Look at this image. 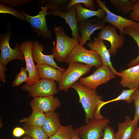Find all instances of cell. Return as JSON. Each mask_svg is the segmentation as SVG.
Instances as JSON below:
<instances>
[{"label":"cell","mask_w":139,"mask_h":139,"mask_svg":"<svg viewBox=\"0 0 139 139\" xmlns=\"http://www.w3.org/2000/svg\"><path fill=\"white\" fill-rule=\"evenodd\" d=\"M71 88L79 95V101L85 112L84 121L86 124L92 120L100 119L105 118L100 112L104 101L102 100L101 97L98 95L95 90L88 89L77 82L73 84Z\"/></svg>","instance_id":"1"},{"label":"cell","mask_w":139,"mask_h":139,"mask_svg":"<svg viewBox=\"0 0 139 139\" xmlns=\"http://www.w3.org/2000/svg\"><path fill=\"white\" fill-rule=\"evenodd\" d=\"M53 30L56 39L55 44L53 42L52 54L58 62L65 61L70 53L78 44V42L74 38H70L64 33L63 25H55Z\"/></svg>","instance_id":"2"},{"label":"cell","mask_w":139,"mask_h":139,"mask_svg":"<svg viewBox=\"0 0 139 139\" xmlns=\"http://www.w3.org/2000/svg\"><path fill=\"white\" fill-rule=\"evenodd\" d=\"M92 66L78 62L68 64L67 69L63 73L60 81L58 82V90L67 92L82 76L86 74Z\"/></svg>","instance_id":"3"},{"label":"cell","mask_w":139,"mask_h":139,"mask_svg":"<svg viewBox=\"0 0 139 139\" xmlns=\"http://www.w3.org/2000/svg\"><path fill=\"white\" fill-rule=\"evenodd\" d=\"M65 62L68 64L73 62L84 63L98 68L103 65L101 57L95 51L88 50L79 44L70 53Z\"/></svg>","instance_id":"4"},{"label":"cell","mask_w":139,"mask_h":139,"mask_svg":"<svg viewBox=\"0 0 139 139\" xmlns=\"http://www.w3.org/2000/svg\"><path fill=\"white\" fill-rule=\"evenodd\" d=\"M116 77L115 74L108 66L103 65L92 75L79 79V82L86 88L95 90L99 85L107 83Z\"/></svg>","instance_id":"5"},{"label":"cell","mask_w":139,"mask_h":139,"mask_svg":"<svg viewBox=\"0 0 139 139\" xmlns=\"http://www.w3.org/2000/svg\"><path fill=\"white\" fill-rule=\"evenodd\" d=\"M21 88L28 91L29 94L33 98L53 95L58 92L56 84L54 81L41 79L34 84H23Z\"/></svg>","instance_id":"6"},{"label":"cell","mask_w":139,"mask_h":139,"mask_svg":"<svg viewBox=\"0 0 139 139\" xmlns=\"http://www.w3.org/2000/svg\"><path fill=\"white\" fill-rule=\"evenodd\" d=\"M41 8V10L36 16H30L26 13L24 21L30 23L36 33L45 39H50L52 37V33L47 26L45 17L51 14L49 12H47L49 8L46 5Z\"/></svg>","instance_id":"7"},{"label":"cell","mask_w":139,"mask_h":139,"mask_svg":"<svg viewBox=\"0 0 139 139\" xmlns=\"http://www.w3.org/2000/svg\"><path fill=\"white\" fill-rule=\"evenodd\" d=\"M11 35L7 32L1 36L0 41V63L6 66L9 62L15 59H18L22 62L24 59L20 48V44H15L14 49L11 48L9 45V40Z\"/></svg>","instance_id":"8"},{"label":"cell","mask_w":139,"mask_h":139,"mask_svg":"<svg viewBox=\"0 0 139 139\" xmlns=\"http://www.w3.org/2000/svg\"><path fill=\"white\" fill-rule=\"evenodd\" d=\"M108 119L90 121L85 125L75 129L81 139H101L104 128L109 122Z\"/></svg>","instance_id":"9"},{"label":"cell","mask_w":139,"mask_h":139,"mask_svg":"<svg viewBox=\"0 0 139 139\" xmlns=\"http://www.w3.org/2000/svg\"><path fill=\"white\" fill-rule=\"evenodd\" d=\"M32 41L27 40L20 44V48L26 63L25 69L28 72V77L25 82L28 85L34 84L41 79L36 65L34 63L32 53Z\"/></svg>","instance_id":"10"},{"label":"cell","mask_w":139,"mask_h":139,"mask_svg":"<svg viewBox=\"0 0 139 139\" xmlns=\"http://www.w3.org/2000/svg\"><path fill=\"white\" fill-rule=\"evenodd\" d=\"M116 28L112 25H107L101 29L97 35L98 38L110 43L111 46L108 50L112 55L116 54L118 49L122 47L125 40L123 34H118Z\"/></svg>","instance_id":"11"},{"label":"cell","mask_w":139,"mask_h":139,"mask_svg":"<svg viewBox=\"0 0 139 139\" xmlns=\"http://www.w3.org/2000/svg\"><path fill=\"white\" fill-rule=\"evenodd\" d=\"M96 2L98 6L103 9L106 13V15L102 20H96V21L111 24L118 29L120 34H124V30L125 28L135 24L137 23L112 12L106 6L105 1L96 0Z\"/></svg>","instance_id":"12"},{"label":"cell","mask_w":139,"mask_h":139,"mask_svg":"<svg viewBox=\"0 0 139 139\" xmlns=\"http://www.w3.org/2000/svg\"><path fill=\"white\" fill-rule=\"evenodd\" d=\"M49 12L51 14L58 16L65 20L66 23L68 24L71 30L72 38H75L79 43L81 36L78 30L77 13L75 6L65 12H63L60 9H58Z\"/></svg>","instance_id":"13"},{"label":"cell","mask_w":139,"mask_h":139,"mask_svg":"<svg viewBox=\"0 0 139 139\" xmlns=\"http://www.w3.org/2000/svg\"><path fill=\"white\" fill-rule=\"evenodd\" d=\"M32 53L33 60L39 65L46 64L58 69L62 72L66 70L59 66L54 60V56L52 54L46 55L43 52L44 48L43 46L39 41H32Z\"/></svg>","instance_id":"14"},{"label":"cell","mask_w":139,"mask_h":139,"mask_svg":"<svg viewBox=\"0 0 139 139\" xmlns=\"http://www.w3.org/2000/svg\"><path fill=\"white\" fill-rule=\"evenodd\" d=\"M32 109H34L45 113L54 111L61 105L59 99L53 95L33 98L30 102Z\"/></svg>","instance_id":"15"},{"label":"cell","mask_w":139,"mask_h":139,"mask_svg":"<svg viewBox=\"0 0 139 139\" xmlns=\"http://www.w3.org/2000/svg\"><path fill=\"white\" fill-rule=\"evenodd\" d=\"M94 41L87 43V45L90 50L95 51L100 56L103 65L109 67L114 73L120 77L122 74L118 72L113 67L110 60V54L106 46L105 45L103 40L97 37L94 38Z\"/></svg>","instance_id":"16"},{"label":"cell","mask_w":139,"mask_h":139,"mask_svg":"<svg viewBox=\"0 0 139 139\" xmlns=\"http://www.w3.org/2000/svg\"><path fill=\"white\" fill-rule=\"evenodd\" d=\"M96 23H93L90 21H86L78 24L79 32L81 34V38L79 44L83 46L88 41H93L90 38L92 33L96 30L101 29L105 26L104 22L98 21L94 20Z\"/></svg>","instance_id":"17"},{"label":"cell","mask_w":139,"mask_h":139,"mask_svg":"<svg viewBox=\"0 0 139 139\" xmlns=\"http://www.w3.org/2000/svg\"><path fill=\"white\" fill-rule=\"evenodd\" d=\"M120 83L124 87L131 89L139 87V64L121 71Z\"/></svg>","instance_id":"18"},{"label":"cell","mask_w":139,"mask_h":139,"mask_svg":"<svg viewBox=\"0 0 139 139\" xmlns=\"http://www.w3.org/2000/svg\"><path fill=\"white\" fill-rule=\"evenodd\" d=\"M45 113L46 118L42 127L49 137L54 134L62 125L58 113L51 111Z\"/></svg>","instance_id":"19"},{"label":"cell","mask_w":139,"mask_h":139,"mask_svg":"<svg viewBox=\"0 0 139 139\" xmlns=\"http://www.w3.org/2000/svg\"><path fill=\"white\" fill-rule=\"evenodd\" d=\"M74 6L76 11L78 24L85 22L93 16H96L98 20H101L106 15L105 12L101 8L93 11L85 8L82 6L81 3L77 4Z\"/></svg>","instance_id":"20"},{"label":"cell","mask_w":139,"mask_h":139,"mask_svg":"<svg viewBox=\"0 0 139 139\" xmlns=\"http://www.w3.org/2000/svg\"><path fill=\"white\" fill-rule=\"evenodd\" d=\"M118 130L116 133V139H133L136 128L133 120L128 116L124 121L117 124Z\"/></svg>","instance_id":"21"},{"label":"cell","mask_w":139,"mask_h":139,"mask_svg":"<svg viewBox=\"0 0 139 139\" xmlns=\"http://www.w3.org/2000/svg\"><path fill=\"white\" fill-rule=\"evenodd\" d=\"M36 65L41 79L56 81L58 82L60 81L63 72L59 70L46 64H37Z\"/></svg>","instance_id":"22"},{"label":"cell","mask_w":139,"mask_h":139,"mask_svg":"<svg viewBox=\"0 0 139 139\" xmlns=\"http://www.w3.org/2000/svg\"><path fill=\"white\" fill-rule=\"evenodd\" d=\"M32 110L30 115L21 119L20 122L28 125L42 127L46 118L45 113L36 109H32Z\"/></svg>","instance_id":"23"},{"label":"cell","mask_w":139,"mask_h":139,"mask_svg":"<svg viewBox=\"0 0 139 139\" xmlns=\"http://www.w3.org/2000/svg\"><path fill=\"white\" fill-rule=\"evenodd\" d=\"M23 127L25 135L32 139H48V137L42 126L24 124Z\"/></svg>","instance_id":"24"},{"label":"cell","mask_w":139,"mask_h":139,"mask_svg":"<svg viewBox=\"0 0 139 139\" xmlns=\"http://www.w3.org/2000/svg\"><path fill=\"white\" fill-rule=\"evenodd\" d=\"M75 132L72 126L61 125L57 131L48 139H72Z\"/></svg>","instance_id":"25"},{"label":"cell","mask_w":139,"mask_h":139,"mask_svg":"<svg viewBox=\"0 0 139 139\" xmlns=\"http://www.w3.org/2000/svg\"><path fill=\"white\" fill-rule=\"evenodd\" d=\"M111 4L117 12L126 15L132 11L133 3L131 0H109Z\"/></svg>","instance_id":"26"},{"label":"cell","mask_w":139,"mask_h":139,"mask_svg":"<svg viewBox=\"0 0 139 139\" xmlns=\"http://www.w3.org/2000/svg\"><path fill=\"white\" fill-rule=\"evenodd\" d=\"M124 34L128 35L134 40L138 45L139 50V34L130 26H129L124 29ZM139 64V54L137 57L132 59L127 65L131 67Z\"/></svg>","instance_id":"27"},{"label":"cell","mask_w":139,"mask_h":139,"mask_svg":"<svg viewBox=\"0 0 139 139\" xmlns=\"http://www.w3.org/2000/svg\"><path fill=\"white\" fill-rule=\"evenodd\" d=\"M0 13L1 14H11L18 19L24 21L26 13L23 10L20 11L14 9L2 3H0Z\"/></svg>","instance_id":"28"},{"label":"cell","mask_w":139,"mask_h":139,"mask_svg":"<svg viewBox=\"0 0 139 139\" xmlns=\"http://www.w3.org/2000/svg\"><path fill=\"white\" fill-rule=\"evenodd\" d=\"M93 0H71L65 6L62 8L61 10L63 12L68 11L72 7L79 3L84 4V7L88 9L95 11L96 8Z\"/></svg>","instance_id":"29"},{"label":"cell","mask_w":139,"mask_h":139,"mask_svg":"<svg viewBox=\"0 0 139 139\" xmlns=\"http://www.w3.org/2000/svg\"><path fill=\"white\" fill-rule=\"evenodd\" d=\"M70 0H39L40 3L46 5L49 9V12L56 9H61L67 5Z\"/></svg>","instance_id":"30"},{"label":"cell","mask_w":139,"mask_h":139,"mask_svg":"<svg viewBox=\"0 0 139 139\" xmlns=\"http://www.w3.org/2000/svg\"><path fill=\"white\" fill-rule=\"evenodd\" d=\"M139 88L128 90H124L116 98L104 102L103 104V106L107 103L120 100L126 101L128 103H131L133 101L131 98V96L135 91Z\"/></svg>","instance_id":"31"},{"label":"cell","mask_w":139,"mask_h":139,"mask_svg":"<svg viewBox=\"0 0 139 139\" xmlns=\"http://www.w3.org/2000/svg\"><path fill=\"white\" fill-rule=\"evenodd\" d=\"M131 98L134 102L135 109V115L133 120L136 128L139 120V88L133 93Z\"/></svg>","instance_id":"32"},{"label":"cell","mask_w":139,"mask_h":139,"mask_svg":"<svg viewBox=\"0 0 139 139\" xmlns=\"http://www.w3.org/2000/svg\"><path fill=\"white\" fill-rule=\"evenodd\" d=\"M28 75L27 71L23 67L21 68L19 73L15 77L12 84L13 87L18 86L24 82H26L27 80Z\"/></svg>","instance_id":"33"},{"label":"cell","mask_w":139,"mask_h":139,"mask_svg":"<svg viewBox=\"0 0 139 139\" xmlns=\"http://www.w3.org/2000/svg\"><path fill=\"white\" fill-rule=\"evenodd\" d=\"M131 1L133 6L129 17L132 21L139 23V0H132Z\"/></svg>","instance_id":"34"},{"label":"cell","mask_w":139,"mask_h":139,"mask_svg":"<svg viewBox=\"0 0 139 139\" xmlns=\"http://www.w3.org/2000/svg\"><path fill=\"white\" fill-rule=\"evenodd\" d=\"M101 139H116V133L113 128L108 124L104 128Z\"/></svg>","instance_id":"35"},{"label":"cell","mask_w":139,"mask_h":139,"mask_svg":"<svg viewBox=\"0 0 139 139\" xmlns=\"http://www.w3.org/2000/svg\"><path fill=\"white\" fill-rule=\"evenodd\" d=\"M29 1V0H0V3L12 7L20 6Z\"/></svg>","instance_id":"36"},{"label":"cell","mask_w":139,"mask_h":139,"mask_svg":"<svg viewBox=\"0 0 139 139\" xmlns=\"http://www.w3.org/2000/svg\"><path fill=\"white\" fill-rule=\"evenodd\" d=\"M7 70L6 66L0 63V80L1 82L5 83L6 82L5 72Z\"/></svg>","instance_id":"37"},{"label":"cell","mask_w":139,"mask_h":139,"mask_svg":"<svg viewBox=\"0 0 139 139\" xmlns=\"http://www.w3.org/2000/svg\"><path fill=\"white\" fill-rule=\"evenodd\" d=\"M25 134V132L24 129L19 127H15L12 132L13 135L16 137H20Z\"/></svg>","instance_id":"38"},{"label":"cell","mask_w":139,"mask_h":139,"mask_svg":"<svg viewBox=\"0 0 139 139\" xmlns=\"http://www.w3.org/2000/svg\"><path fill=\"white\" fill-rule=\"evenodd\" d=\"M133 139H139V127L135 129Z\"/></svg>","instance_id":"39"},{"label":"cell","mask_w":139,"mask_h":139,"mask_svg":"<svg viewBox=\"0 0 139 139\" xmlns=\"http://www.w3.org/2000/svg\"><path fill=\"white\" fill-rule=\"evenodd\" d=\"M130 26L139 34V23Z\"/></svg>","instance_id":"40"},{"label":"cell","mask_w":139,"mask_h":139,"mask_svg":"<svg viewBox=\"0 0 139 139\" xmlns=\"http://www.w3.org/2000/svg\"><path fill=\"white\" fill-rule=\"evenodd\" d=\"M72 139H81V138L79 135L75 132Z\"/></svg>","instance_id":"41"},{"label":"cell","mask_w":139,"mask_h":139,"mask_svg":"<svg viewBox=\"0 0 139 139\" xmlns=\"http://www.w3.org/2000/svg\"><path fill=\"white\" fill-rule=\"evenodd\" d=\"M2 139H7L5 138H3ZM21 139H32L29 136L25 135L23 138Z\"/></svg>","instance_id":"42"}]
</instances>
